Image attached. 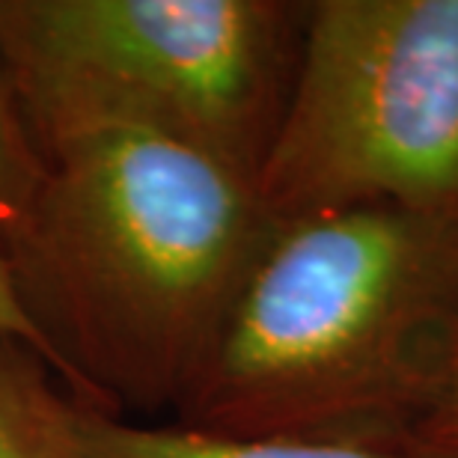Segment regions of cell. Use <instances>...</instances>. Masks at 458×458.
Returning a JSON list of instances; mask_svg holds the SVG:
<instances>
[{
  "mask_svg": "<svg viewBox=\"0 0 458 458\" xmlns=\"http://www.w3.org/2000/svg\"><path fill=\"white\" fill-rule=\"evenodd\" d=\"M304 15L280 0H0V57L42 155L143 134L256 182Z\"/></svg>",
  "mask_w": 458,
  "mask_h": 458,
  "instance_id": "3957f363",
  "label": "cell"
},
{
  "mask_svg": "<svg viewBox=\"0 0 458 458\" xmlns=\"http://www.w3.org/2000/svg\"><path fill=\"white\" fill-rule=\"evenodd\" d=\"M45 179V155L15 98L6 63L0 57V244L30 212Z\"/></svg>",
  "mask_w": 458,
  "mask_h": 458,
  "instance_id": "52a82bcc",
  "label": "cell"
},
{
  "mask_svg": "<svg viewBox=\"0 0 458 458\" xmlns=\"http://www.w3.org/2000/svg\"><path fill=\"white\" fill-rule=\"evenodd\" d=\"M271 229L256 182L226 164L98 134L45 152L39 194L0 253L72 399L173 414Z\"/></svg>",
  "mask_w": 458,
  "mask_h": 458,
  "instance_id": "6da1fadb",
  "label": "cell"
},
{
  "mask_svg": "<svg viewBox=\"0 0 458 458\" xmlns=\"http://www.w3.org/2000/svg\"><path fill=\"white\" fill-rule=\"evenodd\" d=\"M75 408L39 357L0 334V458H69Z\"/></svg>",
  "mask_w": 458,
  "mask_h": 458,
  "instance_id": "8992f818",
  "label": "cell"
},
{
  "mask_svg": "<svg viewBox=\"0 0 458 458\" xmlns=\"http://www.w3.org/2000/svg\"><path fill=\"white\" fill-rule=\"evenodd\" d=\"M69 458H414L396 450L310 441H235L188 432L179 426H146L111 417L78 402Z\"/></svg>",
  "mask_w": 458,
  "mask_h": 458,
  "instance_id": "5b68a950",
  "label": "cell"
},
{
  "mask_svg": "<svg viewBox=\"0 0 458 458\" xmlns=\"http://www.w3.org/2000/svg\"><path fill=\"white\" fill-rule=\"evenodd\" d=\"M256 191L271 221L458 212V0H316Z\"/></svg>",
  "mask_w": 458,
  "mask_h": 458,
  "instance_id": "277c9868",
  "label": "cell"
},
{
  "mask_svg": "<svg viewBox=\"0 0 458 458\" xmlns=\"http://www.w3.org/2000/svg\"><path fill=\"white\" fill-rule=\"evenodd\" d=\"M458 343V212L274 221L173 426L396 450Z\"/></svg>",
  "mask_w": 458,
  "mask_h": 458,
  "instance_id": "7a4b0ae2",
  "label": "cell"
},
{
  "mask_svg": "<svg viewBox=\"0 0 458 458\" xmlns=\"http://www.w3.org/2000/svg\"><path fill=\"white\" fill-rule=\"evenodd\" d=\"M0 334L9 336V340H15V343H21L27 352H33L45 366H48V354H45V345L39 340V334H36L30 318L24 316L21 304H18L13 274H9V262H6L4 253H0Z\"/></svg>",
  "mask_w": 458,
  "mask_h": 458,
  "instance_id": "9c48e42d",
  "label": "cell"
},
{
  "mask_svg": "<svg viewBox=\"0 0 458 458\" xmlns=\"http://www.w3.org/2000/svg\"><path fill=\"white\" fill-rule=\"evenodd\" d=\"M396 453L414 458H458V343L441 375V384L423 414L402 435Z\"/></svg>",
  "mask_w": 458,
  "mask_h": 458,
  "instance_id": "ba28073f",
  "label": "cell"
}]
</instances>
